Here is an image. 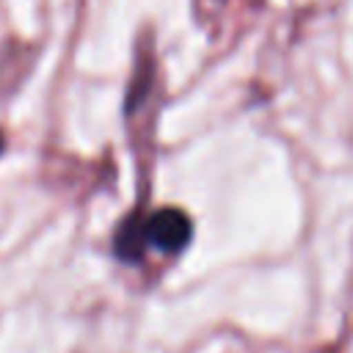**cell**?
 Instances as JSON below:
<instances>
[{"mask_svg":"<svg viewBox=\"0 0 353 353\" xmlns=\"http://www.w3.org/2000/svg\"><path fill=\"white\" fill-rule=\"evenodd\" d=\"M141 234H143V245H154L163 254H176L188 245L193 226L182 210L160 207L152 215L141 218Z\"/></svg>","mask_w":353,"mask_h":353,"instance_id":"1","label":"cell"},{"mask_svg":"<svg viewBox=\"0 0 353 353\" xmlns=\"http://www.w3.org/2000/svg\"><path fill=\"white\" fill-rule=\"evenodd\" d=\"M3 143H6V141H3V135H0V152H3Z\"/></svg>","mask_w":353,"mask_h":353,"instance_id":"2","label":"cell"}]
</instances>
